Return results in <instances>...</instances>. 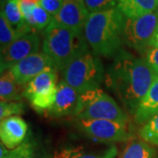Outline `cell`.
<instances>
[{"label":"cell","mask_w":158,"mask_h":158,"mask_svg":"<svg viewBox=\"0 0 158 158\" xmlns=\"http://www.w3.org/2000/svg\"><path fill=\"white\" fill-rule=\"evenodd\" d=\"M157 77L158 72L146 58L137 57L122 49L108 69L106 83L127 112L135 116Z\"/></svg>","instance_id":"cell-1"},{"label":"cell","mask_w":158,"mask_h":158,"mask_svg":"<svg viewBox=\"0 0 158 158\" xmlns=\"http://www.w3.org/2000/svg\"><path fill=\"white\" fill-rule=\"evenodd\" d=\"M125 19L118 8L90 13L84 34L94 56L115 57L122 50Z\"/></svg>","instance_id":"cell-2"},{"label":"cell","mask_w":158,"mask_h":158,"mask_svg":"<svg viewBox=\"0 0 158 158\" xmlns=\"http://www.w3.org/2000/svg\"><path fill=\"white\" fill-rule=\"evenodd\" d=\"M84 31H76L51 21L46 28L42 50L62 71L73 59L88 51Z\"/></svg>","instance_id":"cell-3"},{"label":"cell","mask_w":158,"mask_h":158,"mask_svg":"<svg viewBox=\"0 0 158 158\" xmlns=\"http://www.w3.org/2000/svg\"><path fill=\"white\" fill-rule=\"evenodd\" d=\"M63 81L79 93L99 88L105 77L100 59L86 51L77 56L62 70Z\"/></svg>","instance_id":"cell-4"},{"label":"cell","mask_w":158,"mask_h":158,"mask_svg":"<svg viewBox=\"0 0 158 158\" xmlns=\"http://www.w3.org/2000/svg\"><path fill=\"white\" fill-rule=\"evenodd\" d=\"M77 119H107L128 122V116L112 97L97 88L80 94Z\"/></svg>","instance_id":"cell-5"},{"label":"cell","mask_w":158,"mask_h":158,"mask_svg":"<svg viewBox=\"0 0 158 158\" xmlns=\"http://www.w3.org/2000/svg\"><path fill=\"white\" fill-rule=\"evenodd\" d=\"M158 30V11L137 18H126L123 41L129 48L142 53L152 47Z\"/></svg>","instance_id":"cell-6"},{"label":"cell","mask_w":158,"mask_h":158,"mask_svg":"<svg viewBox=\"0 0 158 158\" xmlns=\"http://www.w3.org/2000/svg\"><path fill=\"white\" fill-rule=\"evenodd\" d=\"M56 70H48L35 77L26 85L23 96L38 113L49 112L53 107L57 93Z\"/></svg>","instance_id":"cell-7"},{"label":"cell","mask_w":158,"mask_h":158,"mask_svg":"<svg viewBox=\"0 0 158 158\" xmlns=\"http://www.w3.org/2000/svg\"><path fill=\"white\" fill-rule=\"evenodd\" d=\"M77 127L92 140L106 143L127 141L131 137L127 122L107 119H77Z\"/></svg>","instance_id":"cell-8"},{"label":"cell","mask_w":158,"mask_h":158,"mask_svg":"<svg viewBox=\"0 0 158 158\" xmlns=\"http://www.w3.org/2000/svg\"><path fill=\"white\" fill-rule=\"evenodd\" d=\"M40 45V38L34 32L20 36L4 50L1 51L0 68L4 72L23 59L38 53Z\"/></svg>","instance_id":"cell-9"},{"label":"cell","mask_w":158,"mask_h":158,"mask_svg":"<svg viewBox=\"0 0 158 158\" xmlns=\"http://www.w3.org/2000/svg\"><path fill=\"white\" fill-rule=\"evenodd\" d=\"M48 70L57 71V69L53 61L43 52L27 57L10 69L16 82L21 86L27 85L35 77Z\"/></svg>","instance_id":"cell-10"},{"label":"cell","mask_w":158,"mask_h":158,"mask_svg":"<svg viewBox=\"0 0 158 158\" xmlns=\"http://www.w3.org/2000/svg\"><path fill=\"white\" fill-rule=\"evenodd\" d=\"M90 14L85 0H63L62 8L52 21L64 27L84 31Z\"/></svg>","instance_id":"cell-11"},{"label":"cell","mask_w":158,"mask_h":158,"mask_svg":"<svg viewBox=\"0 0 158 158\" xmlns=\"http://www.w3.org/2000/svg\"><path fill=\"white\" fill-rule=\"evenodd\" d=\"M80 105V93L62 80L57 85L56 101L48 112L53 117H65L69 115L77 116Z\"/></svg>","instance_id":"cell-12"},{"label":"cell","mask_w":158,"mask_h":158,"mask_svg":"<svg viewBox=\"0 0 158 158\" xmlns=\"http://www.w3.org/2000/svg\"><path fill=\"white\" fill-rule=\"evenodd\" d=\"M27 133V124L19 116H11L1 120L0 138L8 149L12 150L23 143Z\"/></svg>","instance_id":"cell-13"},{"label":"cell","mask_w":158,"mask_h":158,"mask_svg":"<svg viewBox=\"0 0 158 158\" xmlns=\"http://www.w3.org/2000/svg\"><path fill=\"white\" fill-rule=\"evenodd\" d=\"M156 113H158V77L141 102L134 117L138 124H145Z\"/></svg>","instance_id":"cell-14"},{"label":"cell","mask_w":158,"mask_h":158,"mask_svg":"<svg viewBox=\"0 0 158 158\" xmlns=\"http://www.w3.org/2000/svg\"><path fill=\"white\" fill-rule=\"evenodd\" d=\"M117 8L126 18H137L158 11V0H117Z\"/></svg>","instance_id":"cell-15"},{"label":"cell","mask_w":158,"mask_h":158,"mask_svg":"<svg viewBox=\"0 0 158 158\" xmlns=\"http://www.w3.org/2000/svg\"><path fill=\"white\" fill-rule=\"evenodd\" d=\"M19 5L25 20L33 32L47 28L50 25L53 17L40 5Z\"/></svg>","instance_id":"cell-16"},{"label":"cell","mask_w":158,"mask_h":158,"mask_svg":"<svg viewBox=\"0 0 158 158\" xmlns=\"http://www.w3.org/2000/svg\"><path fill=\"white\" fill-rule=\"evenodd\" d=\"M1 11L11 27L22 35L33 32L23 16L19 0H9L5 6H2Z\"/></svg>","instance_id":"cell-17"},{"label":"cell","mask_w":158,"mask_h":158,"mask_svg":"<svg viewBox=\"0 0 158 158\" xmlns=\"http://www.w3.org/2000/svg\"><path fill=\"white\" fill-rule=\"evenodd\" d=\"M20 87L16 82L14 77L7 69L1 72L0 78V99L1 102H21Z\"/></svg>","instance_id":"cell-18"},{"label":"cell","mask_w":158,"mask_h":158,"mask_svg":"<svg viewBox=\"0 0 158 158\" xmlns=\"http://www.w3.org/2000/svg\"><path fill=\"white\" fill-rule=\"evenodd\" d=\"M156 149L145 141H130L122 153L121 158H155Z\"/></svg>","instance_id":"cell-19"},{"label":"cell","mask_w":158,"mask_h":158,"mask_svg":"<svg viewBox=\"0 0 158 158\" xmlns=\"http://www.w3.org/2000/svg\"><path fill=\"white\" fill-rule=\"evenodd\" d=\"M22 34L13 28L7 21L3 12L0 15V48L4 50L8 46L16 40L19 39Z\"/></svg>","instance_id":"cell-20"},{"label":"cell","mask_w":158,"mask_h":158,"mask_svg":"<svg viewBox=\"0 0 158 158\" xmlns=\"http://www.w3.org/2000/svg\"><path fill=\"white\" fill-rule=\"evenodd\" d=\"M139 134L143 141L158 146V113L144 124Z\"/></svg>","instance_id":"cell-21"},{"label":"cell","mask_w":158,"mask_h":158,"mask_svg":"<svg viewBox=\"0 0 158 158\" xmlns=\"http://www.w3.org/2000/svg\"><path fill=\"white\" fill-rule=\"evenodd\" d=\"M85 3L90 13L117 8V0H85Z\"/></svg>","instance_id":"cell-22"},{"label":"cell","mask_w":158,"mask_h":158,"mask_svg":"<svg viewBox=\"0 0 158 158\" xmlns=\"http://www.w3.org/2000/svg\"><path fill=\"white\" fill-rule=\"evenodd\" d=\"M24 111V105L21 102H1L0 119L3 120L12 115L21 114Z\"/></svg>","instance_id":"cell-23"},{"label":"cell","mask_w":158,"mask_h":158,"mask_svg":"<svg viewBox=\"0 0 158 158\" xmlns=\"http://www.w3.org/2000/svg\"><path fill=\"white\" fill-rule=\"evenodd\" d=\"M118 154V149L114 145L96 153H90L86 155H81L77 158H115Z\"/></svg>","instance_id":"cell-24"},{"label":"cell","mask_w":158,"mask_h":158,"mask_svg":"<svg viewBox=\"0 0 158 158\" xmlns=\"http://www.w3.org/2000/svg\"><path fill=\"white\" fill-rule=\"evenodd\" d=\"M63 0H40V6L52 17H55L62 8Z\"/></svg>","instance_id":"cell-25"},{"label":"cell","mask_w":158,"mask_h":158,"mask_svg":"<svg viewBox=\"0 0 158 158\" xmlns=\"http://www.w3.org/2000/svg\"><path fill=\"white\" fill-rule=\"evenodd\" d=\"M146 60L158 72V47H152L146 51Z\"/></svg>","instance_id":"cell-26"},{"label":"cell","mask_w":158,"mask_h":158,"mask_svg":"<svg viewBox=\"0 0 158 158\" xmlns=\"http://www.w3.org/2000/svg\"><path fill=\"white\" fill-rule=\"evenodd\" d=\"M25 148H26V142H23L22 144L19 145L18 148L10 150L4 158H21L23 153L25 151Z\"/></svg>","instance_id":"cell-27"},{"label":"cell","mask_w":158,"mask_h":158,"mask_svg":"<svg viewBox=\"0 0 158 158\" xmlns=\"http://www.w3.org/2000/svg\"><path fill=\"white\" fill-rule=\"evenodd\" d=\"M21 158H45V157H40L39 156L35 155V153L34 151V148L33 145L27 141L26 142V148H25V151L23 153L22 156Z\"/></svg>","instance_id":"cell-28"},{"label":"cell","mask_w":158,"mask_h":158,"mask_svg":"<svg viewBox=\"0 0 158 158\" xmlns=\"http://www.w3.org/2000/svg\"><path fill=\"white\" fill-rule=\"evenodd\" d=\"M19 3L24 5H40V0H19Z\"/></svg>","instance_id":"cell-29"},{"label":"cell","mask_w":158,"mask_h":158,"mask_svg":"<svg viewBox=\"0 0 158 158\" xmlns=\"http://www.w3.org/2000/svg\"><path fill=\"white\" fill-rule=\"evenodd\" d=\"M152 47H158V30L157 32H156V34L155 38L153 40ZM152 47H151V48H152Z\"/></svg>","instance_id":"cell-30"},{"label":"cell","mask_w":158,"mask_h":158,"mask_svg":"<svg viewBox=\"0 0 158 158\" xmlns=\"http://www.w3.org/2000/svg\"><path fill=\"white\" fill-rule=\"evenodd\" d=\"M8 1H9V0H0V3H1V7L5 6V5H6Z\"/></svg>","instance_id":"cell-31"},{"label":"cell","mask_w":158,"mask_h":158,"mask_svg":"<svg viewBox=\"0 0 158 158\" xmlns=\"http://www.w3.org/2000/svg\"><path fill=\"white\" fill-rule=\"evenodd\" d=\"M155 158H158V157H155Z\"/></svg>","instance_id":"cell-32"}]
</instances>
